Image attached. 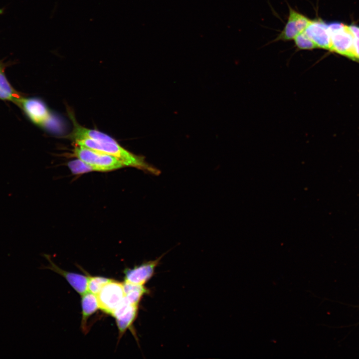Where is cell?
<instances>
[{
  "label": "cell",
  "instance_id": "4fadbf2b",
  "mask_svg": "<svg viewBox=\"0 0 359 359\" xmlns=\"http://www.w3.org/2000/svg\"><path fill=\"white\" fill-rule=\"evenodd\" d=\"M21 98L7 81L2 64L0 62V99L11 100L19 104Z\"/></svg>",
  "mask_w": 359,
  "mask_h": 359
},
{
  "label": "cell",
  "instance_id": "ac0fdd59",
  "mask_svg": "<svg viewBox=\"0 0 359 359\" xmlns=\"http://www.w3.org/2000/svg\"><path fill=\"white\" fill-rule=\"evenodd\" d=\"M348 27L354 38L359 39V26L352 24L348 25Z\"/></svg>",
  "mask_w": 359,
  "mask_h": 359
},
{
  "label": "cell",
  "instance_id": "5b68a950",
  "mask_svg": "<svg viewBox=\"0 0 359 359\" xmlns=\"http://www.w3.org/2000/svg\"><path fill=\"white\" fill-rule=\"evenodd\" d=\"M25 113L34 123L48 127L53 119L46 105L37 98H23L19 103Z\"/></svg>",
  "mask_w": 359,
  "mask_h": 359
},
{
  "label": "cell",
  "instance_id": "2e32d148",
  "mask_svg": "<svg viewBox=\"0 0 359 359\" xmlns=\"http://www.w3.org/2000/svg\"><path fill=\"white\" fill-rule=\"evenodd\" d=\"M68 167L74 175H79L94 171L93 169L87 164L78 159L68 163Z\"/></svg>",
  "mask_w": 359,
  "mask_h": 359
},
{
  "label": "cell",
  "instance_id": "6da1fadb",
  "mask_svg": "<svg viewBox=\"0 0 359 359\" xmlns=\"http://www.w3.org/2000/svg\"><path fill=\"white\" fill-rule=\"evenodd\" d=\"M73 128L69 137L76 145L104 153L115 157L125 166H131L147 170L157 174L159 171L149 166L141 157L133 154L121 146L110 136L95 129L86 128L79 125L70 115Z\"/></svg>",
  "mask_w": 359,
  "mask_h": 359
},
{
  "label": "cell",
  "instance_id": "277c9868",
  "mask_svg": "<svg viewBox=\"0 0 359 359\" xmlns=\"http://www.w3.org/2000/svg\"><path fill=\"white\" fill-rule=\"evenodd\" d=\"M96 296L99 308L112 315L125 297L123 284L111 279Z\"/></svg>",
  "mask_w": 359,
  "mask_h": 359
},
{
  "label": "cell",
  "instance_id": "3957f363",
  "mask_svg": "<svg viewBox=\"0 0 359 359\" xmlns=\"http://www.w3.org/2000/svg\"><path fill=\"white\" fill-rule=\"evenodd\" d=\"M330 35V51L352 58L354 37L348 25L334 22L328 24Z\"/></svg>",
  "mask_w": 359,
  "mask_h": 359
},
{
  "label": "cell",
  "instance_id": "9a60e30c",
  "mask_svg": "<svg viewBox=\"0 0 359 359\" xmlns=\"http://www.w3.org/2000/svg\"><path fill=\"white\" fill-rule=\"evenodd\" d=\"M294 40L295 46L299 50H312L317 48L304 31L299 34Z\"/></svg>",
  "mask_w": 359,
  "mask_h": 359
},
{
  "label": "cell",
  "instance_id": "8fae6325",
  "mask_svg": "<svg viewBox=\"0 0 359 359\" xmlns=\"http://www.w3.org/2000/svg\"><path fill=\"white\" fill-rule=\"evenodd\" d=\"M82 324L85 328L88 318L99 308L97 296L88 291L82 295Z\"/></svg>",
  "mask_w": 359,
  "mask_h": 359
},
{
  "label": "cell",
  "instance_id": "7a4b0ae2",
  "mask_svg": "<svg viewBox=\"0 0 359 359\" xmlns=\"http://www.w3.org/2000/svg\"><path fill=\"white\" fill-rule=\"evenodd\" d=\"M73 152L76 157L91 167L94 171L108 172L125 166L114 156L82 146L76 145Z\"/></svg>",
  "mask_w": 359,
  "mask_h": 359
},
{
  "label": "cell",
  "instance_id": "30bf717a",
  "mask_svg": "<svg viewBox=\"0 0 359 359\" xmlns=\"http://www.w3.org/2000/svg\"><path fill=\"white\" fill-rule=\"evenodd\" d=\"M138 306L130 304L114 315L119 335L122 336L132 326L138 314Z\"/></svg>",
  "mask_w": 359,
  "mask_h": 359
},
{
  "label": "cell",
  "instance_id": "e0dca14e",
  "mask_svg": "<svg viewBox=\"0 0 359 359\" xmlns=\"http://www.w3.org/2000/svg\"><path fill=\"white\" fill-rule=\"evenodd\" d=\"M352 59L359 60V39L354 38Z\"/></svg>",
  "mask_w": 359,
  "mask_h": 359
},
{
  "label": "cell",
  "instance_id": "8992f818",
  "mask_svg": "<svg viewBox=\"0 0 359 359\" xmlns=\"http://www.w3.org/2000/svg\"><path fill=\"white\" fill-rule=\"evenodd\" d=\"M310 20L306 15L290 7L287 21L275 40L287 41L294 39L305 30Z\"/></svg>",
  "mask_w": 359,
  "mask_h": 359
},
{
  "label": "cell",
  "instance_id": "7c38bea8",
  "mask_svg": "<svg viewBox=\"0 0 359 359\" xmlns=\"http://www.w3.org/2000/svg\"><path fill=\"white\" fill-rule=\"evenodd\" d=\"M125 296L130 304L138 306L143 296L148 293V290L144 286L124 282L123 283Z\"/></svg>",
  "mask_w": 359,
  "mask_h": 359
},
{
  "label": "cell",
  "instance_id": "d6986e66",
  "mask_svg": "<svg viewBox=\"0 0 359 359\" xmlns=\"http://www.w3.org/2000/svg\"><path fill=\"white\" fill-rule=\"evenodd\" d=\"M3 12V10L2 9H0V14H1Z\"/></svg>",
  "mask_w": 359,
  "mask_h": 359
},
{
  "label": "cell",
  "instance_id": "5bb4252c",
  "mask_svg": "<svg viewBox=\"0 0 359 359\" xmlns=\"http://www.w3.org/2000/svg\"><path fill=\"white\" fill-rule=\"evenodd\" d=\"M111 279L100 276H88L87 291L97 295Z\"/></svg>",
  "mask_w": 359,
  "mask_h": 359
},
{
  "label": "cell",
  "instance_id": "52a82bcc",
  "mask_svg": "<svg viewBox=\"0 0 359 359\" xmlns=\"http://www.w3.org/2000/svg\"><path fill=\"white\" fill-rule=\"evenodd\" d=\"M162 257L142 263L133 268L127 269L124 271V282L144 285L153 276L155 269Z\"/></svg>",
  "mask_w": 359,
  "mask_h": 359
},
{
  "label": "cell",
  "instance_id": "ba28073f",
  "mask_svg": "<svg viewBox=\"0 0 359 359\" xmlns=\"http://www.w3.org/2000/svg\"><path fill=\"white\" fill-rule=\"evenodd\" d=\"M304 32L317 48L330 50V35L328 23L320 18L311 19Z\"/></svg>",
  "mask_w": 359,
  "mask_h": 359
},
{
  "label": "cell",
  "instance_id": "9c48e42d",
  "mask_svg": "<svg viewBox=\"0 0 359 359\" xmlns=\"http://www.w3.org/2000/svg\"><path fill=\"white\" fill-rule=\"evenodd\" d=\"M49 269L63 276L70 285L81 295L87 292L88 276L64 271L50 261Z\"/></svg>",
  "mask_w": 359,
  "mask_h": 359
}]
</instances>
